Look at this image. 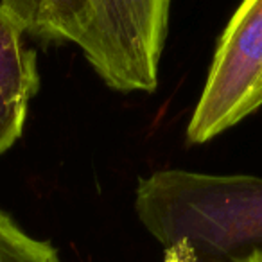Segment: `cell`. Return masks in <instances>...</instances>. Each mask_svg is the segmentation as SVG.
Listing matches in <instances>:
<instances>
[{
  "label": "cell",
  "mask_w": 262,
  "mask_h": 262,
  "mask_svg": "<svg viewBox=\"0 0 262 262\" xmlns=\"http://www.w3.org/2000/svg\"><path fill=\"white\" fill-rule=\"evenodd\" d=\"M137 217L164 248L185 241L198 258L262 253V178L165 169L139 180Z\"/></svg>",
  "instance_id": "cell-1"
},
{
  "label": "cell",
  "mask_w": 262,
  "mask_h": 262,
  "mask_svg": "<svg viewBox=\"0 0 262 262\" xmlns=\"http://www.w3.org/2000/svg\"><path fill=\"white\" fill-rule=\"evenodd\" d=\"M262 108V0H243L215 47L190 120V144L210 142Z\"/></svg>",
  "instance_id": "cell-2"
},
{
  "label": "cell",
  "mask_w": 262,
  "mask_h": 262,
  "mask_svg": "<svg viewBox=\"0 0 262 262\" xmlns=\"http://www.w3.org/2000/svg\"><path fill=\"white\" fill-rule=\"evenodd\" d=\"M172 0H95V26L83 51L117 92H155Z\"/></svg>",
  "instance_id": "cell-3"
},
{
  "label": "cell",
  "mask_w": 262,
  "mask_h": 262,
  "mask_svg": "<svg viewBox=\"0 0 262 262\" xmlns=\"http://www.w3.org/2000/svg\"><path fill=\"white\" fill-rule=\"evenodd\" d=\"M38 88L36 52L24 43L18 27L0 11V157L22 137Z\"/></svg>",
  "instance_id": "cell-4"
},
{
  "label": "cell",
  "mask_w": 262,
  "mask_h": 262,
  "mask_svg": "<svg viewBox=\"0 0 262 262\" xmlns=\"http://www.w3.org/2000/svg\"><path fill=\"white\" fill-rule=\"evenodd\" d=\"M0 11L22 34L81 49L95 26V0H0Z\"/></svg>",
  "instance_id": "cell-5"
},
{
  "label": "cell",
  "mask_w": 262,
  "mask_h": 262,
  "mask_svg": "<svg viewBox=\"0 0 262 262\" xmlns=\"http://www.w3.org/2000/svg\"><path fill=\"white\" fill-rule=\"evenodd\" d=\"M0 262H61L47 241L24 232L6 212L0 210Z\"/></svg>",
  "instance_id": "cell-6"
},
{
  "label": "cell",
  "mask_w": 262,
  "mask_h": 262,
  "mask_svg": "<svg viewBox=\"0 0 262 262\" xmlns=\"http://www.w3.org/2000/svg\"><path fill=\"white\" fill-rule=\"evenodd\" d=\"M164 250V262H200L196 251L185 241H176Z\"/></svg>",
  "instance_id": "cell-7"
},
{
  "label": "cell",
  "mask_w": 262,
  "mask_h": 262,
  "mask_svg": "<svg viewBox=\"0 0 262 262\" xmlns=\"http://www.w3.org/2000/svg\"><path fill=\"white\" fill-rule=\"evenodd\" d=\"M232 262H262V253H258V251H255V253H248V255H244V257H239Z\"/></svg>",
  "instance_id": "cell-8"
}]
</instances>
